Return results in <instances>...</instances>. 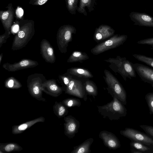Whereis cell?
I'll return each mask as SVG.
<instances>
[{
  "instance_id": "44dd1931",
  "label": "cell",
  "mask_w": 153,
  "mask_h": 153,
  "mask_svg": "<svg viewBox=\"0 0 153 153\" xmlns=\"http://www.w3.org/2000/svg\"><path fill=\"white\" fill-rule=\"evenodd\" d=\"M94 141V139L90 138L87 139L79 145L73 147L74 149L71 153H90V148Z\"/></svg>"
},
{
  "instance_id": "836d02e7",
  "label": "cell",
  "mask_w": 153,
  "mask_h": 153,
  "mask_svg": "<svg viewBox=\"0 0 153 153\" xmlns=\"http://www.w3.org/2000/svg\"><path fill=\"white\" fill-rule=\"evenodd\" d=\"M10 31H6L4 34L0 36V48L2 45L5 43L7 39L10 37Z\"/></svg>"
},
{
  "instance_id": "f546056e",
  "label": "cell",
  "mask_w": 153,
  "mask_h": 153,
  "mask_svg": "<svg viewBox=\"0 0 153 153\" xmlns=\"http://www.w3.org/2000/svg\"><path fill=\"white\" fill-rule=\"evenodd\" d=\"M130 145L131 147L142 152L150 149L149 148L145 146L143 144L135 141H132L130 143Z\"/></svg>"
},
{
  "instance_id": "5b68a950",
  "label": "cell",
  "mask_w": 153,
  "mask_h": 153,
  "mask_svg": "<svg viewBox=\"0 0 153 153\" xmlns=\"http://www.w3.org/2000/svg\"><path fill=\"white\" fill-rule=\"evenodd\" d=\"M126 35L117 34L107 40L100 42L91 50V53L97 55L110 49L115 48L123 45L127 40Z\"/></svg>"
},
{
  "instance_id": "5bb4252c",
  "label": "cell",
  "mask_w": 153,
  "mask_h": 153,
  "mask_svg": "<svg viewBox=\"0 0 153 153\" xmlns=\"http://www.w3.org/2000/svg\"><path fill=\"white\" fill-rule=\"evenodd\" d=\"M99 136L105 146L110 149L115 150L121 146L118 138L111 132L105 130L101 131L100 132Z\"/></svg>"
},
{
  "instance_id": "cb8c5ba5",
  "label": "cell",
  "mask_w": 153,
  "mask_h": 153,
  "mask_svg": "<svg viewBox=\"0 0 153 153\" xmlns=\"http://www.w3.org/2000/svg\"><path fill=\"white\" fill-rule=\"evenodd\" d=\"M53 108L54 113L59 118L64 117L68 113V107L62 102H55Z\"/></svg>"
},
{
  "instance_id": "ba28073f",
  "label": "cell",
  "mask_w": 153,
  "mask_h": 153,
  "mask_svg": "<svg viewBox=\"0 0 153 153\" xmlns=\"http://www.w3.org/2000/svg\"><path fill=\"white\" fill-rule=\"evenodd\" d=\"M65 94L82 99L85 101L87 99L86 92L82 79L72 76L68 86L65 89Z\"/></svg>"
},
{
  "instance_id": "d6a6232c",
  "label": "cell",
  "mask_w": 153,
  "mask_h": 153,
  "mask_svg": "<svg viewBox=\"0 0 153 153\" xmlns=\"http://www.w3.org/2000/svg\"><path fill=\"white\" fill-rule=\"evenodd\" d=\"M139 126L147 134L153 137V126L146 125H140Z\"/></svg>"
},
{
  "instance_id": "4dcf8cb0",
  "label": "cell",
  "mask_w": 153,
  "mask_h": 153,
  "mask_svg": "<svg viewBox=\"0 0 153 153\" xmlns=\"http://www.w3.org/2000/svg\"><path fill=\"white\" fill-rule=\"evenodd\" d=\"M145 99L149 107L150 114H153V92L147 93L145 96Z\"/></svg>"
},
{
  "instance_id": "ac0fdd59",
  "label": "cell",
  "mask_w": 153,
  "mask_h": 153,
  "mask_svg": "<svg viewBox=\"0 0 153 153\" xmlns=\"http://www.w3.org/2000/svg\"><path fill=\"white\" fill-rule=\"evenodd\" d=\"M45 120V119L44 117H40L20 125H14L12 127V133L14 134L21 133L36 123H43Z\"/></svg>"
},
{
  "instance_id": "4fadbf2b",
  "label": "cell",
  "mask_w": 153,
  "mask_h": 153,
  "mask_svg": "<svg viewBox=\"0 0 153 153\" xmlns=\"http://www.w3.org/2000/svg\"><path fill=\"white\" fill-rule=\"evenodd\" d=\"M135 71L145 82L153 84V69L143 64L132 63Z\"/></svg>"
},
{
  "instance_id": "603a6c76",
  "label": "cell",
  "mask_w": 153,
  "mask_h": 153,
  "mask_svg": "<svg viewBox=\"0 0 153 153\" xmlns=\"http://www.w3.org/2000/svg\"><path fill=\"white\" fill-rule=\"evenodd\" d=\"M89 57L85 53L81 51H73L67 60L68 63L77 62H82L83 61L89 59Z\"/></svg>"
},
{
  "instance_id": "7c38bea8",
  "label": "cell",
  "mask_w": 153,
  "mask_h": 153,
  "mask_svg": "<svg viewBox=\"0 0 153 153\" xmlns=\"http://www.w3.org/2000/svg\"><path fill=\"white\" fill-rule=\"evenodd\" d=\"M39 65L38 62L35 60L23 59L13 64L8 62L4 63L2 67L9 72H14L22 69L35 67Z\"/></svg>"
},
{
  "instance_id": "8fae6325",
  "label": "cell",
  "mask_w": 153,
  "mask_h": 153,
  "mask_svg": "<svg viewBox=\"0 0 153 153\" xmlns=\"http://www.w3.org/2000/svg\"><path fill=\"white\" fill-rule=\"evenodd\" d=\"M129 16L135 25L153 27V17L148 14L133 11L129 13Z\"/></svg>"
},
{
  "instance_id": "4316f807",
  "label": "cell",
  "mask_w": 153,
  "mask_h": 153,
  "mask_svg": "<svg viewBox=\"0 0 153 153\" xmlns=\"http://www.w3.org/2000/svg\"><path fill=\"white\" fill-rule=\"evenodd\" d=\"M133 56L139 61L153 68V57L140 54H133Z\"/></svg>"
},
{
  "instance_id": "7a4b0ae2",
  "label": "cell",
  "mask_w": 153,
  "mask_h": 153,
  "mask_svg": "<svg viewBox=\"0 0 153 153\" xmlns=\"http://www.w3.org/2000/svg\"><path fill=\"white\" fill-rule=\"evenodd\" d=\"M113 100L106 104L97 106L99 113L103 118H108L110 120H117L125 117L127 110L124 105L114 96Z\"/></svg>"
},
{
  "instance_id": "9c48e42d",
  "label": "cell",
  "mask_w": 153,
  "mask_h": 153,
  "mask_svg": "<svg viewBox=\"0 0 153 153\" xmlns=\"http://www.w3.org/2000/svg\"><path fill=\"white\" fill-rule=\"evenodd\" d=\"M120 134L132 141L141 143L147 145H153V139L145 133L134 129L126 128L121 130Z\"/></svg>"
},
{
  "instance_id": "6da1fadb",
  "label": "cell",
  "mask_w": 153,
  "mask_h": 153,
  "mask_svg": "<svg viewBox=\"0 0 153 153\" xmlns=\"http://www.w3.org/2000/svg\"><path fill=\"white\" fill-rule=\"evenodd\" d=\"M109 64L108 66L115 73H118L125 81L136 77L135 71L132 62L126 57L117 56L116 58H109L104 60Z\"/></svg>"
},
{
  "instance_id": "f35d334b",
  "label": "cell",
  "mask_w": 153,
  "mask_h": 153,
  "mask_svg": "<svg viewBox=\"0 0 153 153\" xmlns=\"http://www.w3.org/2000/svg\"><path fill=\"white\" fill-rule=\"evenodd\" d=\"M19 29V26L18 25H14L13 28V30L15 32H17Z\"/></svg>"
},
{
  "instance_id": "60d3db41",
  "label": "cell",
  "mask_w": 153,
  "mask_h": 153,
  "mask_svg": "<svg viewBox=\"0 0 153 153\" xmlns=\"http://www.w3.org/2000/svg\"><path fill=\"white\" fill-rule=\"evenodd\" d=\"M152 48H151V49L153 50V45H152Z\"/></svg>"
},
{
  "instance_id": "b9f144b4",
  "label": "cell",
  "mask_w": 153,
  "mask_h": 153,
  "mask_svg": "<svg viewBox=\"0 0 153 153\" xmlns=\"http://www.w3.org/2000/svg\"><path fill=\"white\" fill-rule=\"evenodd\" d=\"M152 87L153 88V84L151 85Z\"/></svg>"
},
{
  "instance_id": "3957f363",
  "label": "cell",
  "mask_w": 153,
  "mask_h": 153,
  "mask_svg": "<svg viewBox=\"0 0 153 153\" xmlns=\"http://www.w3.org/2000/svg\"><path fill=\"white\" fill-rule=\"evenodd\" d=\"M104 74L103 77L107 85L106 88L108 93L111 96H115L124 105H126L127 94L122 85L109 71L105 69Z\"/></svg>"
},
{
  "instance_id": "2e32d148",
  "label": "cell",
  "mask_w": 153,
  "mask_h": 153,
  "mask_svg": "<svg viewBox=\"0 0 153 153\" xmlns=\"http://www.w3.org/2000/svg\"><path fill=\"white\" fill-rule=\"evenodd\" d=\"M115 30L111 27L106 25H101L96 28L94 35V39L100 42L113 36Z\"/></svg>"
},
{
  "instance_id": "d4e9b609",
  "label": "cell",
  "mask_w": 153,
  "mask_h": 153,
  "mask_svg": "<svg viewBox=\"0 0 153 153\" xmlns=\"http://www.w3.org/2000/svg\"><path fill=\"white\" fill-rule=\"evenodd\" d=\"M23 149L22 147L16 143H8L0 144V153L20 151Z\"/></svg>"
},
{
  "instance_id": "d590c367",
  "label": "cell",
  "mask_w": 153,
  "mask_h": 153,
  "mask_svg": "<svg viewBox=\"0 0 153 153\" xmlns=\"http://www.w3.org/2000/svg\"><path fill=\"white\" fill-rule=\"evenodd\" d=\"M16 14L18 17H21L24 14L23 9L21 7H18L16 10Z\"/></svg>"
},
{
  "instance_id": "d6986e66",
  "label": "cell",
  "mask_w": 153,
  "mask_h": 153,
  "mask_svg": "<svg viewBox=\"0 0 153 153\" xmlns=\"http://www.w3.org/2000/svg\"><path fill=\"white\" fill-rule=\"evenodd\" d=\"M67 72L74 76L82 79H89L94 77L89 71L84 68L72 67L68 69Z\"/></svg>"
},
{
  "instance_id": "74e56055",
  "label": "cell",
  "mask_w": 153,
  "mask_h": 153,
  "mask_svg": "<svg viewBox=\"0 0 153 153\" xmlns=\"http://www.w3.org/2000/svg\"><path fill=\"white\" fill-rule=\"evenodd\" d=\"M48 0H38L37 3L39 5H42L45 3Z\"/></svg>"
},
{
  "instance_id": "7bdbcfd3",
  "label": "cell",
  "mask_w": 153,
  "mask_h": 153,
  "mask_svg": "<svg viewBox=\"0 0 153 153\" xmlns=\"http://www.w3.org/2000/svg\"><path fill=\"white\" fill-rule=\"evenodd\" d=\"M152 35H153V34H152Z\"/></svg>"
},
{
  "instance_id": "52a82bcc",
  "label": "cell",
  "mask_w": 153,
  "mask_h": 153,
  "mask_svg": "<svg viewBox=\"0 0 153 153\" xmlns=\"http://www.w3.org/2000/svg\"><path fill=\"white\" fill-rule=\"evenodd\" d=\"M34 34V30L31 25L23 27L15 36L11 49L13 51L25 47L31 39Z\"/></svg>"
},
{
  "instance_id": "f1b7e54d",
  "label": "cell",
  "mask_w": 153,
  "mask_h": 153,
  "mask_svg": "<svg viewBox=\"0 0 153 153\" xmlns=\"http://www.w3.org/2000/svg\"><path fill=\"white\" fill-rule=\"evenodd\" d=\"M67 6L70 13L72 15L76 14L79 0H66Z\"/></svg>"
},
{
  "instance_id": "8992f818",
  "label": "cell",
  "mask_w": 153,
  "mask_h": 153,
  "mask_svg": "<svg viewBox=\"0 0 153 153\" xmlns=\"http://www.w3.org/2000/svg\"><path fill=\"white\" fill-rule=\"evenodd\" d=\"M76 29L72 25H67L61 27L56 35V42L59 50L62 53H66L69 43L71 42L73 34L76 32Z\"/></svg>"
},
{
  "instance_id": "7402d4cb",
  "label": "cell",
  "mask_w": 153,
  "mask_h": 153,
  "mask_svg": "<svg viewBox=\"0 0 153 153\" xmlns=\"http://www.w3.org/2000/svg\"><path fill=\"white\" fill-rule=\"evenodd\" d=\"M85 91L88 95L95 98L98 94L97 87L95 83L89 79H82Z\"/></svg>"
},
{
  "instance_id": "8d00e7d4",
  "label": "cell",
  "mask_w": 153,
  "mask_h": 153,
  "mask_svg": "<svg viewBox=\"0 0 153 153\" xmlns=\"http://www.w3.org/2000/svg\"><path fill=\"white\" fill-rule=\"evenodd\" d=\"M9 15V13L8 11L4 12L2 13L1 15L2 19L4 20L7 19Z\"/></svg>"
},
{
  "instance_id": "484cf974",
  "label": "cell",
  "mask_w": 153,
  "mask_h": 153,
  "mask_svg": "<svg viewBox=\"0 0 153 153\" xmlns=\"http://www.w3.org/2000/svg\"><path fill=\"white\" fill-rule=\"evenodd\" d=\"M4 86L8 88L17 89L21 88L22 85L21 83L15 77H10L5 80Z\"/></svg>"
},
{
  "instance_id": "30bf717a",
  "label": "cell",
  "mask_w": 153,
  "mask_h": 153,
  "mask_svg": "<svg viewBox=\"0 0 153 153\" xmlns=\"http://www.w3.org/2000/svg\"><path fill=\"white\" fill-rule=\"evenodd\" d=\"M65 134L70 139L74 138L78 132L80 123L75 117L69 115L64 117Z\"/></svg>"
},
{
  "instance_id": "e575fe53",
  "label": "cell",
  "mask_w": 153,
  "mask_h": 153,
  "mask_svg": "<svg viewBox=\"0 0 153 153\" xmlns=\"http://www.w3.org/2000/svg\"><path fill=\"white\" fill-rule=\"evenodd\" d=\"M137 43L139 44L153 45V37L140 40L137 42Z\"/></svg>"
},
{
  "instance_id": "ee69618b",
  "label": "cell",
  "mask_w": 153,
  "mask_h": 153,
  "mask_svg": "<svg viewBox=\"0 0 153 153\" xmlns=\"http://www.w3.org/2000/svg\"></svg>"
},
{
  "instance_id": "1f68e13d",
  "label": "cell",
  "mask_w": 153,
  "mask_h": 153,
  "mask_svg": "<svg viewBox=\"0 0 153 153\" xmlns=\"http://www.w3.org/2000/svg\"><path fill=\"white\" fill-rule=\"evenodd\" d=\"M72 76L67 72L59 76V78L62 81L65 88L67 86L71 81Z\"/></svg>"
},
{
  "instance_id": "e0dca14e",
  "label": "cell",
  "mask_w": 153,
  "mask_h": 153,
  "mask_svg": "<svg viewBox=\"0 0 153 153\" xmlns=\"http://www.w3.org/2000/svg\"><path fill=\"white\" fill-rule=\"evenodd\" d=\"M40 53L45 62L50 63H54L56 58L53 48L48 41L46 39H42L40 45Z\"/></svg>"
},
{
  "instance_id": "ab89813d",
  "label": "cell",
  "mask_w": 153,
  "mask_h": 153,
  "mask_svg": "<svg viewBox=\"0 0 153 153\" xmlns=\"http://www.w3.org/2000/svg\"><path fill=\"white\" fill-rule=\"evenodd\" d=\"M3 56V53H1L0 55V64H1V62Z\"/></svg>"
},
{
  "instance_id": "ffe728a7",
  "label": "cell",
  "mask_w": 153,
  "mask_h": 153,
  "mask_svg": "<svg viewBox=\"0 0 153 153\" xmlns=\"http://www.w3.org/2000/svg\"><path fill=\"white\" fill-rule=\"evenodd\" d=\"M79 4L77 10L79 13L87 16L85 8H88L89 12L94 10L97 5L96 0H79Z\"/></svg>"
},
{
  "instance_id": "83f0119b",
  "label": "cell",
  "mask_w": 153,
  "mask_h": 153,
  "mask_svg": "<svg viewBox=\"0 0 153 153\" xmlns=\"http://www.w3.org/2000/svg\"><path fill=\"white\" fill-rule=\"evenodd\" d=\"M62 102L67 107H79L81 105V102L79 99L70 98L64 100Z\"/></svg>"
},
{
  "instance_id": "9a60e30c",
  "label": "cell",
  "mask_w": 153,
  "mask_h": 153,
  "mask_svg": "<svg viewBox=\"0 0 153 153\" xmlns=\"http://www.w3.org/2000/svg\"><path fill=\"white\" fill-rule=\"evenodd\" d=\"M41 89L47 94L54 97H58L64 90V88L59 86L54 79H47L42 84Z\"/></svg>"
},
{
  "instance_id": "277c9868",
  "label": "cell",
  "mask_w": 153,
  "mask_h": 153,
  "mask_svg": "<svg viewBox=\"0 0 153 153\" xmlns=\"http://www.w3.org/2000/svg\"><path fill=\"white\" fill-rule=\"evenodd\" d=\"M46 80L43 74L41 73L32 74L27 77V82L28 91L32 97L38 100L46 101L42 97L41 87L43 83Z\"/></svg>"
}]
</instances>
